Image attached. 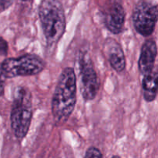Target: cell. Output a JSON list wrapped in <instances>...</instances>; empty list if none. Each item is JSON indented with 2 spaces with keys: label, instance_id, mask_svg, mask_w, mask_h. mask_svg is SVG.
<instances>
[{
  "label": "cell",
  "instance_id": "1",
  "mask_svg": "<svg viewBox=\"0 0 158 158\" xmlns=\"http://www.w3.org/2000/svg\"><path fill=\"white\" fill-rule=\"evenodd\" d=\"M77 77L73 68L66 67L59 77L52 99V114L56 122L63 123L73 114L77 103Z\"/></svg>",
  "mask_w": 158,
  "mask_h": 158
},
{
  "label": "cell",
  "instance_id": "2",
  "mask_svg": "<svg viewBox=\"0 0 158 158\" xmlns=\"http://www.w3.org/2000/svg\"><path fill=\"white\" fill-rule=\"evenodd\" d=\"M38 15L47 46L58 43L66 30V15L60 0H42Z\"/></svg>",
  "mask_w": 158,
  "mask_h": 158
},
{
  "label": "cell",
  "instance_id": "3",
  "mask_svg": "<svg viewBox=\"0 0 158 158\" xmlns=\"http://www.w3.org/2000/svg\"><path fill=\"white\" fill-rule=\"evenodd\" d=\"M32 118V94L27 88L17 86L13 93L10 122L12 132L18 140H23L27 135Z\"/></svg>",
  "mask_w": 158,
  "mask_h": 158
},
{
  "label": "cell",
  "instance_id": "4",
  "mask_svg": "<svg viewBox=\"0 0 158 158\" xmlns=\"http://www.w3.org/2000/svg\"><path fill=\"white\" fill-rule=\"evenodd\" d=\"M46 66L44 60L35 54L5 59L1 64V76L6 79L37 75Z\"/></svg>",
  "mask_w": 158,
  "mask_h": 158
},
{
  "label": "cell",
  "instance_id": "5",
  "mask_svg": "<svg viewBox=\"0 0 158 158\" xmlns=\"http://www.w3.org/2000/svg\"><path fill=\"white\" fill-rule=\"evenodd\" d=\"M132 21L137 33L142 36H150L154 32L158 21V7L141 0L134 7Z\"/></svg>",
  "mask_w": 158,
  "mask_h": 158
},
{
  "label": "cell",
  "instance_id": "6",
  "mask_svg": "<svg viewBox=\"0 0 158 158\" xmlns=\"http://www.w3.org/2000/svg\"><path fill=\"white\" fill-rule=\"evenodd\" d=\"M80 75L83 99L86 101L94 100L99 91L100 83L94 63L88 56H83L80 60Z\"/></svg>",
  "mask_w": 158,
  "mask_h": 158
},
{
  "label": "cell",
  "instance_id": "7",
  "mask_svg": "<svg viewBox=\"0 0 158 158\" xmlns=\"http://www.w3.org/2000/svg\"><path fill=\"white\" fill-rule=\"evenodd\" d=\"M104 25L113 34H120L125 23V11L123 5L118 0H114L104 12Z\"/></svg>",
  "mask_w": 158,
  "mask_h": 158
},
{
  "label": "cell",
  "instance_id": "8",
  "mask_svg": "<svg viewBox=\"0 0 158 158\" xmlns=\"http://www.w3.org/2000/svg\"><path fill=\"white\" fill-rule=\"evenodd\" d=\"M157 55V46L155 40L149 39L143 43L140 49L138 68L143 76L154 71V63Z\"/></svg>",
  "mask_w": 158,
  "mask_h": 158
},
{
  "label": "cell",
  "instance_id": "9",
  "mask_svg": "<svg viewBox=\"0 0 158 158\" xmlns=\"http://www.w3.org/2000/svg\"><path fill=\"white\" fill-rule=\"evenodd\" d=\"M106 49L111 67L117 73H121L126 68V58L121 46L116 40L110 39L106 41Z\"/></svg>",
  "mask_w": 158,
  "mask_h": 158
},
{
  "label": "cell",
  "instance_id": "10",
  "mask_svg": "<svg viewBox=\"0 0 158 158\" xmlns=\"http://www.w3.org/2000/svg\"><path fill=\"white\" fill-rule=\"evenodd\" d=\"M143 99L147 102H152L158 94V73L156 71L143 76L142 80Z\"/></svg>",
  "mask_w": 158,
  "mask_h": 158
},
{
  "label": "cell",
  "instance_id": "11",
  "mask_svg": "<svg viewBox=\"0 0 158 158\" xmlns=\"http://www.w3.org/2000/svg\"><path fill=\"white\" fill-rule=\"evenodd\" d=\"M84 158H103L100 149L95 147H90L86 150Z\"/></svg>",
  "mask_w": 158,
  "mask_h": 158
},
{
  "label": "cell",
  "instance_id": "12",
  "mask_svg": "<svg viewBox=\"0 0 158 158\" xmlns=\"http://www.w3.org/2000/svg\"><path fill=\"white\" fill-rule=\"evenodd\" d=\"M15 0H0V9L1 12H4L6 9H9L12 4H13Z\"/></svg>",
  "mask_w": 158,
  "mask_h": 158
},
{
  "label": "cell",
  "instance_id": "13",
  "mask_svg": "<svg viewBox=\"0 0 158 158\" xmlns=\"http://www.w3.org/2000/svg\"><path fill=\"white\" fill-rule=\"evenodd\" d=\"M0 52H1L2 56L6 55L8 52V44L7 42L4 40V39H1V43H0Z\"/></svg>",
  "mask_w": 158,
  "mask_h": 158
},
{
  "label": "cell",
  "instance_id": "14",
  "mask_svg": "<svg viewBox=\"0 0 158 158\" xmlns=\"http://www.w3.org/2000/svg\"><path fill=\"white\" fill-rule=\"evenodd\" d=\"M111 158H120V157H118V156H114V157H111Z\"/></svg>",
  "mask_w": 158,
  "mask_h": 158
},
{
  "label": "cell",
  "instance_id": "15",
  "mask_svg": "<svg viewBox=\"0 0 158 158\" xmlns=\"http://www.w3.org/2000/svg\"><path fill=\"white\" fill-rule=\"evenodd\" d=\"M23 2H28V1H30V0H21Z\"/></svg>",
  "mask_w": 158,
  "mask_h": 158
}]
</instances>
